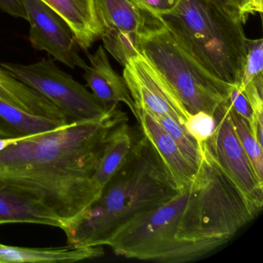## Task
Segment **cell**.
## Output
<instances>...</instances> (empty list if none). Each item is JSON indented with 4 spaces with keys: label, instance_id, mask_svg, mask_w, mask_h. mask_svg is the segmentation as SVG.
Masks as SVG:
<instances>
[{
    "label": "cell",
    "instance_id": "25",
    "mask_svg": "<svg viewBox=\"0 0 263 263\" xmlns=\"http://www.w3.org/2000/svg\"><path fill=\"white\" fill-rule=\"evenodd\" d=\"M0 10L13 17L27 20V13L21 0H0Z\"/></svg>",
    "mask_w": 263,
    "mask_h": 263
},
{
    "label": "cell",
    "instance_id": "16",
    "mask_svg": "<svg viewBox=\"0 0 263 263\" xmlns=\"http://www.w3.org/2000/svg\"><path fill=\"white\" fill-rule=\"evenodd\" d=\"M67 125L31 115L0 100V139L24 138Z\"/></svg>",
    "mask_w": 263,
    "mask_h": 263
},
{
    "label": "cell",
    "instance_id": "28",
    "mask_svg": "<svg viewBox=\"0 0 263 263\" xmlns=\"http://www.w3.org/2000/svg\"><path fill=\"white\" fill-rule=\"evenodd\" d=\"M217 2L218 3V4H221V5H222L223 7H226V8L229 9V7H228L227 5V2H226V0H216ZM229 10H231V9H229ZM233 12V11H232Z\"/></svg>",
    "mask_w": 263,
    "mask_h": 263
},
{
    "label": "cell",
    "instance_id": "19",
    "mask_svg": "<svg viewBox=\"0 0 263 263\" xmlns=\"http://www.w3.org/2000/svg\"><path fill=\"white\" fill-rule=\"evenodd\" d=\"M228 108L231 121L240 144L244 149L257 178L263 183L262 145L255 139L248 121L231 110L229 105Z\"/></svg>",
    "mask_w": 263,
    "mask_h": 263
},
{
    "label": "cell",
    "instance_id": "17",
    "mask_svg": "<svg viewBox=\"0 0 263 263\" xmlns=\"http://www.w3.org/2000/svg\"><path fill=\"white\" fill-rule=\"evenodd\" d=\"M135 138L127 121L117 126L109 134L93 177L100 187L103 189L125 162Z\"/></svg>",
    "mask_w": 263,
    "mask_h": 263
},
{
    "label": "cell",
    "instance_id": "13",
    "mask_svg": "<svg viewBox=\"0 0 263 263\" xmlns=\"http://www.w3.org/2000/svg\"><path fill=\"white\" fill-rule=\"evenodd\" d=\"M137 115L143 135L155 147L178 187L183 189L190 184L196 171L183 156L172 137L151 114L140 110Z\"/></svg>",
    "mask_w": 263,
    "mask_h": 263
},
{
    "label": "cell",
    "instance_id": "1",
    "mask_svg": "<svg viewBox=\"0 0 263 263\" xmlns=\"http://www.w3.org/2000/svg\"><path fill=\"white\" fill-rule=\"evenodd\" d=\"M127 121L116 107L101 119L22 138L0 151V178L41 192L64 226L99 196L93 177L107 137Z\"/></svg>",
    "mask_w": 263,
    "mask_h": 263
},
{
    "label": "cell",
    "instance_id": "20",
    "mask_svg": "<svg viewBox=\"0 0 263 263\" xmlns=\"http://www.w3.org/2000/svg\"><path fill=\"white\" fill-rule=\"evenodd\" d=\"M101 39L104 43V48L123 67L129 60L136 58L141 53L138 36L135 33L106 29Z\"/></svg>",
    "mask_w": 263,
    "mask_h": 263
},
{
    "label": "cell",
    "instance_id": "12",
    "mask_svg": "<svg viewBox=\"0 0 263 263\" xmlns=\"http://www.w3.org/2000/svg\"><path fill=\"white\" fill-rule=\"evenodd\" d=\"M65 21L80 49L88 51L104 31L95 0H42Z\"/></svg>",
    "mask_w": 263,
    "mask_h": 263
},
{
    "label": "cell",
    "instance_id": "2",
    "mask_svg": "<svg viewBox=\"0 0 263 263\" xmlns=\"http://www.w3.org/2000/svg\"><path fill=\"white\" fill-rule=\"evenodd\" d=\"M181 189L147 138L136 136L125 162L99 196L62 228L67 243L75 248L107 246L124 224Z\"/></svg>",
    "mask_w": 263,
    "mask_h": 263
},
{
    "label": "cell",
    "instance_id": "14",
    "mask_svg": "<svg viewBox=\"0 0 263 263\" xmlns=\"http://www.w3.org/2000/svg\"><path fill=\"white\" fill-rule=\"evenodd\" d=\"M104 255L102 246L75 248H26L0 243V263L75 262L98 258Z\"/></svg>",
    "mask_w": 263,
    "mask_h": 263
},
{
    "label": "cell",
    "instance_id": "10",
    "mask_svg": "<svg viewBox=\"0 0 263 263\" xmlns=\"http://www.w3.org/2000/svg\"><path fill=\"white\" fill-rule=\"evenodd\" d=\"M90 65L84 70V78L93 96L107 110L124 103L138 119L135 103L127 89L124 78L120 76L110 65L105 49L99 46L93 54L85 52Z\"/></svg>",
    "mask_w": 263,
    "mask_h": 263
},
{
    "label": "cell",
    "instance_id": "22",
    "mask_svg": "<svg viewBox=\"0 0 263 263\" xmlns=\"http://www.w3.org/2000/svg\"><path fill=\"white\" fill-rule=\"evenodd\" d=\"M184 127L198 144H203L211 139L215 134L216 118L206 112L198 111L189 115Z\"/></svg>",
    "mask_w": 263,
    "mask_h": 263
},
{
    "label": "cell",
    "instance_id": "3",
    "mask_svg": "<svg viewBox=\"0 0 263 263\" xmlns=\"http://www.w3.org/2000/svg\"><path fill=\"white\" fill-rule=\"evenodd\" d=\"M162 19L211 73L226 82L239 84L247 55V38L244 21L238 15L216 0H180Z\"/></svg>",
    "mask_w": 263,
    "mask_h": 263
},
{
    "label": "cell",
    "instance_id": "24",
    "mask_svg": "<svg viewBox=\"0 0 263 263\" xmlns=\"http://www.w3.org/2000/svg\"><path fill=\"white\" fill-rule=\"evenodd\" d=\"M143 10H147L157 16H162L173 11L180 0H130Z\"/></svg>",
    "mask_w": 263,
    "mask_h": 263
},
{
    "label": "cell",
    "instance_id": "18",
    "mask_svg": "<svg viewBox=\"0 0 263 263\" xmlns=\"http://www.w3.org/2000/svg\"><path fill=\"white\" fill-rule=\"evenodd\" d=\"M152 116L156 118L163 128L172 137L183 156L187 160L192 168L197 172L201 158L200 144L189 135L182 125L173 118L164 115Z\"/></svg>",
    "mask_w": 263,
    "mask_h": 263
},
{
    "label": "cell",
    "instance_id": "4",
    "mask_svg": "<svg viewBox=\"0 0 263 263\" xmlns=\"http://www.w3.org/2000/svg\"><path fill=\"white\" fill-rule=\"evenodd\" d=\"M139 49L164 77L187 111L215 115L234 84L211 73L178 41L167 26L138 36Z\"/></svg>",
    "mask_w": 263,
    "mask_h": 263
},
{
    "label": "cell",
    "instance_id": "15",
    "mask_svg": "<svg viewBox=\"0 0 263 263\" xmlns=\"http://www.w3.org/2000/svg\"><path fill=\"white\" fill-rule=\"evenodd\" d=\"M0 100L36 116L68 124L64 114L48 100L0 67Z\"/></svg>",
    "mask_w": 263,
    "mask_h": 263
},
{
    "label": "cell",
    "instance_id": "23",
    "mask_svg": "<svg viewBox=\"0 0 263 263\" xmlns=\"http://www.w3.org/2000/svg\"><path fill=\"white\" fill-rule=\"evenodd\" d=\"M226 102L231 110L246 120L249 124H251L253 117V109L247 97L238 87V84H234Z\"/></svg>",
    "mask_w": 263,
    "mask_h": 263
},
{
    "label": "cell",
    "instance_id": "27",
    "mask_svg": "<svg viewBox=\"0 0 263 263\" xmlns=\"http://www.w3.org/2000/svg\"><path fill=\"white\" fill-rule=\"evenodd\" d=\"M262 0H248L247 7L245 10V15L251 13H262Z\"/></svg>",
    "mask_w": 263,
    "mask_h": 263
},
{
    "label": "cell",
    "instance_id": "21",
    "mask_svg": "<svg viewBox=\"0 0 263 263\" xmlns=\"http://www.w3.org/2000/svg\"><path fill=\"white\" fill-rule=\"evenodd\" d=\"M247 55L242 76L238 84L240 88L247 86L257 78L263 77V40L247 38Z\"/></svg>",
    "mask_w": 263,
    "mask_h": 263
},
{
    "label": "cell",
    "instance_id": "11",
    "mask_svg": "<svg viewBox=\"0 0 263 263\" xmlns=\"http://www.w3.org/2000/svg\"><path fill=\"white\" fill-rule=\"evenodd\" d=\"M104 30L144 36L165 27L164 20L143 10L130 0H95Z\"/></svg>",
    "mask_w": 263,
    "mask_h": 263
},
{
    "label": "cell",
    "instance_id": "26",
    "mask_svg": "<svg viewBox=\"0 0 263 263\" xmlns=\"http://www.w3.org/2000/svg\"><path fill=\"white\" fill-rule=\"evenodd\" d=\"M228 7L234 13L240 16L245 22L246 16L245 15V10L247 7L248 0H226Z\"/></svg>",
    "mask_w": 263,
    "mask_h": 263
},
{
    "label": "cell",
    "instance_id": "9",
    "mask_svg": "<svg viewBox=\"0 0 263 263\" xmlns=\"http://www.w3.org/2000/svg\"><path fill=\"white\" fill-rule=\"evenodd\" d=\"M32 223L62 229L64 222L37 191L0 178V224Z\"/></svg>",
    "mask_w": 263,
    "mask_h": 263
},
{
    "label": "cell",
    "instance_id": "8",
    "mask_svg": "<svg viewBox=\"0 0 263 263\" xmlns=\"http://www.w3.org/2000/svg\"><path fill=\"white\" fill-rule=\"evenodd\" d=\"M21 1L30 23L29 40L32 47L47 52L70 68L85 70L88 64L80 56V47L65 21L42 0Z\"/></svg>",
    "mask_w": 263,
    "mask_h": 263
},
{
    "label": "cell",
    "instance_id": "7",
    "mask_svg": "<svg viewBox=\"0 0 263 263\" xmlns=\"http://www.w3.org/2000/svg\"><path fill=\"white\" fill-rule=\"evenodd\" d=\"M123 78L135 103L136 112L170 117L184 127L190 113L164 77L140 54L124 67ZM138 120V119H137Z\"/></svg>",
    "mask_w": 263,
    "mask_h": 263
},
{
    "label": "cell",
    "instance_id": "5",
    "mask_svg": "<svg viewBox=\"0 0 263 263\" xmlns=\"http://www.w3.org/2000/svg\"><path fill=\"white\" fill-rule=\"evenodd\" d=\"M0 67L48 100L64 114L69 124L101 119L118 107L107 110L93 93L61 70L54 60L27 65L1 63Z\"/></svg>",
    "mask_w": 263,
    "mask_h": 263
},
{
    "label": "cell",
    "instance_id": "6",
    "mask_svg": "<svg viewBox=\"0 0 263 263\" xmlns=\"http://www.w3.org/2000/svg\"><path fill=\"white\" fill-rule=\"evenodd\" d=\"M214 116L217 121L216 130L206 144L257 216L262 209L263 183L257 178L240 144L231 121L226 101L218 107Z\"/></svg>",
    "mask_w": 263,
    "mask_h": 263
}]
</instances>
